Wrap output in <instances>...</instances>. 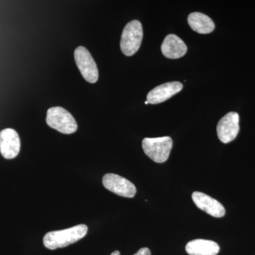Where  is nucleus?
I'll return each mask as SVG.
<instances>
[{"instance_id": "obj_7", "label": "nucleus", "mask_w": 255, "mask_h": 255, "mask_svg": "<svg viewBox=\"0 0 255 255\" xmlns=\"http://www.w3.org/2000/svg\"><path fill=\"white\" fill-rule=\"evenodd\" d=\"M239 121V114L233 112H229L219 121L217 133L221 142L228 143L236 139L240 130Z\"/></svg>"}, {"instance_id": "obj_9", "label": "nucleus", "mask_w": 255, "mask_h": 255, "mask_svg": "<svg viewBox=\"0 0 255 255\" xmlns=\"http://www.w3.org/2000/svg\"><path fill=\"white\" fill-rule=\"evenodd\" d=\"M192 199L199 209L205 211L210 216L221 218L226 214L224 206L219 201L204 193L195 191L192 194Z\"/></svg>"}, {"instance_id": "obj_3", "label": "nucleus", "mask_w": 255, "mask_h": 255, "mask_svg": "<svg viewBox=\"0 0 255 255\" xmlns=\"http://www.w3.org/2000/svg\"><path fill=\"white\" fill-rule=\"evenodd\" d=\"M46 123L64 134L74 133L78 130V124L73 116L63 107L50 108L47 112Z\"/></svg>"}, {"instance_id": "obj_14", "label": "nucleus", "mask_w": 255, "mask_h": 255, "mask_svg": "<svg viewBox=\"0 0 255 255\" xmlns=\"http://www.w3.org/2000/svg\"><path fill=\"white\" fill-rule=\"evenodd\" d=\"M133 255H151V252L147 248H142Z\"/></svg>"}, {"instance_id": "obj_12", "label": "nucleus", "mask_w": 255, "mask_h": 255, "mask_svg": "<svg viewBox=\"0 0 255 255\" xmlns=\"http://www.w3.org/2000/svg\"><path fill=\"white\" fill-rule=\"evenodd\" d=\"M220 247L216 242L197 239L191 241L186 246V252L189 255H217Z\"/></svg>"}, {"instance_id": "obj_10", "label": "nucleus", "mask_w": 255, "mask_h": 255, "mask_svg": "<svg viewBox=\"0 0 255 255\" xmlns=\"http://www.w3.org/2000/svg\"><path fill=\"white\" fill-rule=\"evenodd\" d=\"M183 85L179 82H167L155 87L147 95L149 104L157 105L165 102L181 91Z\"/></svg>"}, {"instance_id": "obj_15", "label": "nucleus", "mask_w": 255, "mask_h": 255, "mask_svg": "<svg viewBox=\"0 0 255 255\" xmlns=\"http://www.w3.org/2000/svg\"><path fill=\"white\" fill-rule=\"evenodd\" d=\"M111 255H120V253L119 251H114Z\"/></svg>"}, {"instance_id": "obj_8", "label": "nucleus", "mask_w": 255, "mask_h": 255, "mask_svg": "<svg viewBox=\"0 0 255 255\" xmlns=\"http://www.w3.org/2000/svg\"><path fill=\"white\" fill-rule=\"evenodd\" d=\"M21 141L16 130L5 128L0 132V152L6 159H14L19 153Z\"/></svg>"}, {"instance_id": "obj_5", "label": "nucleus", "mask_w": 255, "mask_h": 255, "mask_svg": "<svg viewBox=\"0 0 255 255\" xmlns=\"http://www.w3.org/2000/svg\"><path fill=\"white\" fill-rule=\"evenodd\" d=\"M75 60L82 77L90 83H95L99 78L97 64L89 50L80 46L75 50Z\"/></svg>"}, {"instance_id": "obj_11", "label": "nucleus", "mask_w": 255, "mask_h": 255, "mask_svg": "<svg viewBox=\"0 0 255 255\" xmlns=\"http://www.w3.org/2000/svg\"><path fill=\"white\" fill-rule=\"evenodd\" d=\"M162 54L169 59L182 58L187 51V46L179 37L169 34L165 37L161 46Z\"/></svg>"}, {"instance_id": "obj_4", "label": "nucleus", "mask_w": 255, "mask_h": 255, "mask_svg": "<svg viewBox=\"0 0 255 255\" xmlns=\"http://www.w3.org/2000/svg\"><path fill=\"white\" fill-rule=\"evenodd\" d=\"M143 32L141 23L137 20H132L128 23L124 28L121 39V49L127 56H131L140 48Z\"/></svg>"}, {"instance_id": "obj_6", "label": "nucleus", "mask_w": 255, "mask_h": 255, "mask_svg": "<svg viewBox=\"0 0 255 255\" xmlns=\"http://www.w3.org/2000/svg\"><path fill=\"white\" fill-rule=\"evenodd\" d=\"M102 183L106 189L114 194L126 198H132L136 194V187L130 181L118 174H105Z\"/></svg>"}, {"instance_id": "obj_13", "label": "nucleus", "mask_w": 255, "mask_h": 255, "mask_svg": "<svg viewBox=\"0 0 255 255\" xmlns=\"http://www.w3.org/2000/svg\"><path fill=\"white\" fill-rule=\"evenodd\" d=\"M188 23L190 27L197 33L207 34L214 31L215 24L207 15L200 12H194L188 16Z\"/></svg>"}, {"instance_id": "obj_1", "label": "nucleus", "mask_w": 255, "mask_h": 255, "mask_svg": "<svg viewBox=\"0 0 255 255\" xmlns=\"http://www.w3.org/2000/svg\"><path fill=\"white\" fill-rule=\"evenodd\" d=\"M88 228L86 225L80 224L62 231H52L43 237V245L49 250L63 248L73 244L85 238Z\"/></svg>"}, {"instance_id": "obj_2", "label": "nucleus", "mask_w": 255, "mask_h": 255, "mask_svg": "<svg viewBox=\"0 0 255 255\" xmlns=\"http://www.w3.org/2000/svg\"><path fill=\"white\" fill-rule=\"evenodd\" d=\"M173 142L169 136L145 137L142 142L145 155L157 163H162L167 160Z\"/></svg>"}, {"instance_id": "obj_16", "label": "nucleus", "mask_w": 255, "mask_h": 255, "mask_svg": "<svg viewBox=\"0 0 255 255\" xmlns=\"http://www.w3.org/2000/svg\"><path fill=\"white\" fill-rule=\"evenodd\" d=\"M145 105H147V104H149V103H148V102H147V101H146V102H145Z\"/></svg>"}]
</instances>
